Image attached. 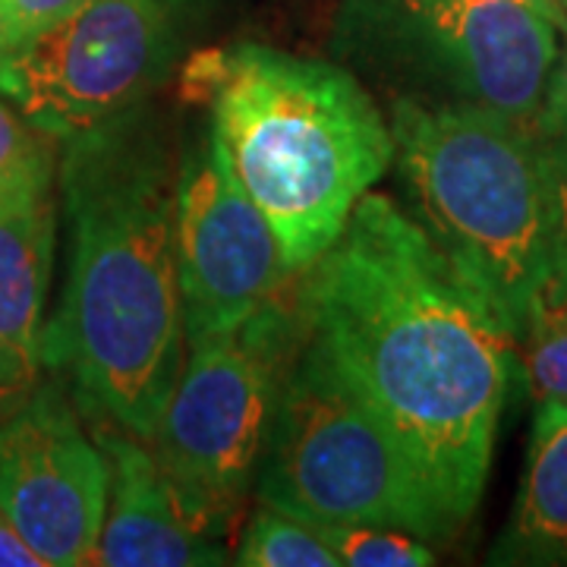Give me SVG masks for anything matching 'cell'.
<instances>
[{
    "mask_svg": "<svg viewBox=\"0 0 567 567\" xmlns=\"http://www.w3.org/2000/svg\"><path fill=\"white\" fill-rule=\"evenodd\" d=\"M306 344L401 442L454 524L486 492L514 331L486 290L388 196L365 193L293 281Z\"/></svg>",
    "mask_w": 567,
    "mask_h": 567,
    "instance_id": "1",
    "label": "cell"
},
{
    "mask_svg": "<svg viewBox=\"0 0 567 567\" xmlns=\"http://www.w3.org/2000/svg\"><path fill=\"white\" fill-rule=\"evenodd\" d=\"M61 145L70 262L61 306L41 331V365L66 375L99 425L148 442L186 357L177 164L140 107Z\"/></svg>",
    "mask_w": 567,
    "mask_h": 567,
    "instance_id": "2",
    "label": "cell"
},
{
    "mask_svg": "<svg viewBox=\"0 0 567 567\" xmlns=\"http://www.w3.org/2000/svg\"><path fill=\"white\" fill-rule=\"evenodd\" d=\"M183 92L208 102L212 126L293 275L334 244L394 162L379 104L334 63L234 44L193 54Z\"/></svg>",
    "mask_w": 567,
    "mask_h": 567,
    "instance_id": "3",
    "label": "cell"
},
{
    "mask_svg": "<svg viewBox=\"0 0 567 567\" xmlns=\"http://www.w3.org/2000/svg\"><path fill=\"white\" fill-rule=\"evenodd\" d=\"M388 126L410 215L486 290L520 341L548 278L533 126L473 104L413 95L394 102Z\"/></svg>",
    "mask_w": 567,
    "mask_h": 567,
    "instance_id": "4",
    "label": "cell"
},
{
    "mask_svg": "<svg viewBox=\"0 0 567 567\" xmlns=\"http://www.w3.org/2000/svg\"><path fill=\"white\" fill-rule=\"evenodd\" d=\"M256 495L306 524L394 527L425 543L461 533L401 442L306 338L275 404Z\"/></svg>",
    "mask_w": 567,
    "mask_h": 567,
    "instance_id": "5",
    "label": "cell"
},
{
    "mask_svg": "<svg viewBox=\"0 0 567 567\" xmlns=\"http://www.w3.org/2000/svg\"><path fill=\"white\" fill-rule=\"evenodd\" d=\"M300 338L303 324L290 284L244 324L186 344L181 375L148 445L218 536L256 486Z\"/></svg>",
    "mask_w": 567,
    "mask_h": 567,
    "instance_id": "6",
    "label": "cell"
},
{
    "mask_svg": "<svg viewBox=\"0 0 567 567\" xmlns=\"http://www.w3.org/2000/svg\"><path fill=\"white\" fill-rule=\"evenodd\" d=\"M350 32L423 95L524 126L536 123L561 54V29L539 0H360Z\"/></svg>",
    "mask_w": 567,
    "mask_h": 567,
    "instance_id": "7",
    "label": "cell"
},
{
    "mask_svg": "<svg viewBox=\"0 0 567 567\" xmlns=\"http://www.w3.org/2000/svg\"><path fill=\"white\" fill-rule=\"evenodd\" d=\"M186 0H82L48 32L0 54V95L35 133L76 140L121 121L177 61Z\"/></svg>",
    "mask_w": 567,
    "mask_h": 567,
    "instance_id": "8",
    "label": "cell"
},
{
    "mask_svg": "<svg viewBox=\"0 0 567 567\" xmlns=\"http://www.w3.org/2000/svg\"><path fill=\"white\" fill-rule=\"evenodd\" d=\"M174 259L186 344L244 324L297 278L212 123L177 162Z\"/></svg>",
    "mask_w": 567,
    "mask_h": 567,
    "instance_id": "9",
    "label": "cell"
},
{
    "mask_svg": "<svg viewBox=\"0 0 567 567\" xmlns=\"http://www.w3.org/2000/svg\"><path fill=\"white\" fill-rule=\"evenodd\" d=\"M107 507V461L58 382L29 388L0 420V511L44 567L92 565Z\"/></svg>",
    "mask_w": 567,
    "mask_h": 567,
    "instance_id": "10",
    "label": "cell"
},
{
    "mask_svg": "<svg viewBox=\"0 0 567 567\" xmlns=\"http://www.w3.org/2000/svg\"><path fill=\"white\" fill-rule=\"evenodd\" d=\"M35 136L0 181V401H17L41 369V316L58 244V158Z\"/></svg>",
    "mask_w": 567,
    "mask_h": 567,
    "instance_id": "11",
    "label": "cell"
},
{
    "mask_svg": "<svg viewBox=\"0 0 567 567\" xmlns=\"http://www.w3.org/2000/svg\"><path fill=\"white\" fill-rule=\"evenodd\" d=\"M107 461V507L92 565L205 567L227 565L199 507L189 502L148 442L114 425H99Z\"/></svg>",
    "mask_w": 567,
    "mask_h": 567,
    "instance_id": "12",
    "label": "cell"
},
{
    "mask_svg": "<svg viewBox=\"0 0 567 567\" xmlns=\"http://www.w3.org/2000/svg\"><path fill=\"white\" fill-rule=\"evenodd\" d=\"M488 561L567 567V404H536L520 492Z\"/></svg>",
    "mask_w": 567,
    "mask_h": 567,
    "instance_id": "13",
    "label": "cell"
},
{
    "mask_svg": "<svg viewBox=\"0 0 567 567\" xmlns=\"http://www.w3.org/2000/svg\"><path fill=\"white\" fill-rule=\"evenodd\" d=\"M234 565L244 567H341L319 529L293 514L262 505L244 529L234 551Z\"/></svg>",
    "mask_w": 567,
    "mask_h": 567,
    "instance_id": "14",
    "label": "cell"
},
{
    "mask_svg": "<svg viewBox=\"0 0 567 567\" xmlns=\"http://www.w3.org/2000/svg\"><path fill=\"white\" fill-rule=\"evenodd\" d=\"M344 567H429L435 565L432 546L394 527L372 524H312Z\"/></svg>",
    "mask_w": 567,
    "mask_h": 567,
    "instance_id": "15",
    "label": "cell"
},
{
    "mask_svg": "<svg viewBox=\"0 0 567 567\" xmlns=\"http://www.w3.org/2000/svg\"><path fill=\"white\" fill-rule=\"evenodd\" d=\"M524 375L536 404H567V300H539L524 331Z\"/></svg>",
    "mask_w": 567,
    "mask_h": 567,
    "instance_id": "16",
    "label": "cell"
},
{
    "mask_svg": "<svg viewBox=\"0 0 567 567\" xmlns=\"http://www.w3.org/2000/svg\"><path fill=\"white\" fill-rule=\"evenodd\" d=\"M546 196V259L548 278L543 297L548 303L567 300V133L536 136Z\"/></svg>",
    "mask_w": 567,
    "mask_h": 567,
    "instance_id": "17",
    "label": "cell"
},
{
    "mask_svg": "<svg viewBox=\"0 0 567 567\" xmlns=\"http://www.w3.org/2000/svg\"><path fill=\"white\" fill-rule=\"evenodd\" d=\"M82 0H3L7 25H3V51H17L25 41H32L41 32H48L54 22H61L66 13H73Z\"/></svg>",
    "mask_w": 567,
    "mask_h": 567,
    "instance_id": "18",
    "label": "cell"
},
{
    "mask_svg": "<svg viewBox=\"0 0 567 567\" xmlns=\"http://www.w3.org/2000/svg\"><path fill=\"white\" fill-rule=\"evenodd\" d=\"M533 133L536 136H561V133H567V44L561 48L555 70L548 76L546 99H543V107L536 114Z\"/></svg>",
    "mask_w": 567,
    "mask_h": 567,
    "instance_id": "19",
    "label": "cell"
},
{
    "mask_svg": "<svg viewBox=\"0 0 567 567\" xmlns=\"http://www.w3.org/2000/svg\"><path fill=\"white\" fill-rule=\"evenodd\" d=\"M39 133L22 121L13 104H7L0 99V181L7 177V171L17 164L22 152L29 148V142L35 140Z\"/></svg>",
    "mask_w": 567,
    "mask_h": 567,
    "instance_id": "20",
    "label": "cell"
},
{
    "mask_svg": "<svg viewBox=\"0 0 567 567\" xmlns=\"http://www.w3.org/2000/svg\"><path fill=\"white\" fill-rule=\"evenodd\" d=\"M0 567H44L39 551L20 536L10 517L0 511Z\"/></svg>",
    "mask_w": 567,
    "mask_h": 567,
    "instance_id": "21",
    "label": "cell"
},
{
    "mask_svg": "<svg viewBox=\"0 0 567 567\" xmlns=\"http://www.w3.org/2000/svg\"><path fill=\"white\" fill-rule=\"evenodd\" d=\"M539 3H543L548 13H551L555 25L561 29V35L567 39V0H539Z\"/></svg>",
    "mask_w": 567,
    "mask_h": 567,
    "instance_id": "22",
    "label": "cell"
},
{
    "mask_svg": "<svg viewBox=\"0 0 567 567\" xmlns=\"http://www.w3.org/2000/svg\"><path fill=\"white\" fill-rule=\"evenodd\" d=\"M3 25H7V10H3V0H0V41H3Z\"/></svg>",
    "mask_w": 567,
    "mask_h": 567,
    "instance_id": "23",
    "label": "cell"
}]
</instances>
